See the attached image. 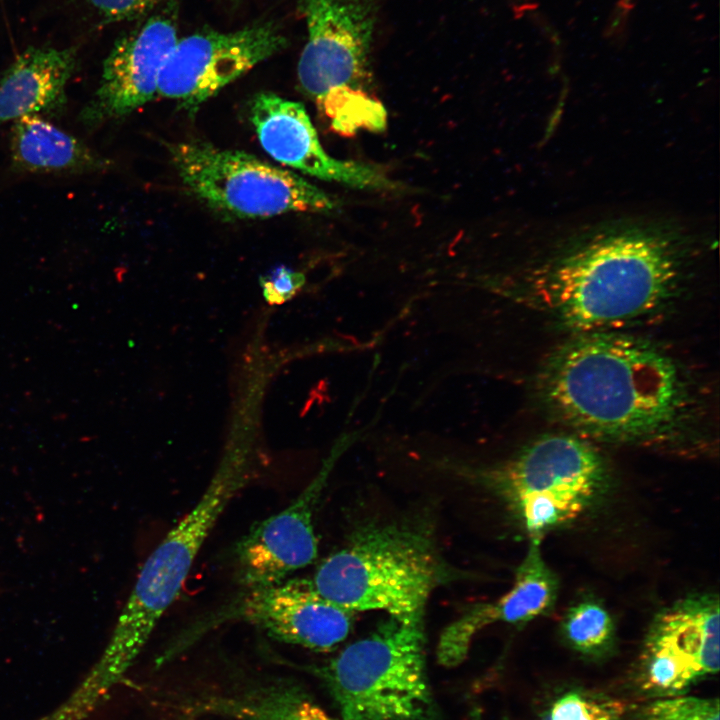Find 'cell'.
Here are the masks:
<instances>
[{
	"mask_svg": "<svg viewBox=\"0 0 720 720\" xmlns=\"http://www.w3.org/2000/svg\"><path fill=\"white\" fill-rule=\"evenodd\" d=\"M555 413L585 434L617 441L666 436L688 416L689 391L674 360L638 339L593 333L558 352L544 374Z\"/></svg>",
	"mask_w": 720,
	"mask_h": 720,
	"instance_id": "cell-1",
	"label": "cell"
},
{
	"mask_svg": "<svg viewBox=\"0 0 720 720\" xmlns=\"http://www.w3.org/2000/svg\"><path fill=\"white\" fill-rule=\"evenodd\" d=\"M679 264L669 240L643 228L594 235L529 283L532 304L580 331H597L643 317L672 296Z\"/></svg>",
	"mask_w": 720,
	"mask_h": 720,
	"instance_id": "cell-2",
	"label": "cell"
},
{
	"mask_svg": "<svg viewBox=\"0 0 720 720\" xmlns=\"http://www.w3.org/2000/svg\"><path fill=\"white\" fill-rule=\"evenodd\" d=\"M442 577L430 538L396 523L367 525L326 557L310 580L326 599L352 611L388 616L424 615Z\"/></svg>",
	"mask_w": 720,
	"mask_h": 720,
	"instance_id": "cell-3",
	"label": "cell"
},
{
	"mask_svg": "<svg viewBox=\"0 0 720 720\" xmlns=\"http://www.w3.org/2000/svg\"><path fill=\"white\" fill-rule=\"evenodd\" d=\"M423 616H388L320 669L343 720H435Z\"/></svg>",
	"mask_w": 720,
	"mask_h": 720,
	"instance_id": "cell-4",
	"label": "cell"
},
{
	"mask_svg": "<svg viewBox=\"0 0 720 720\" xmlns=\"http://www.w3.org/2000/svg\"><path fill=\"white\" fill-rule=\"evenodd\" d=\"M243 464L240 460L224 465L197 503L146 559L102 660L108 679L119 676L132 664L179 595L213 527L249 480Z\"/></svg>",
	"mask_w": 720,
	"mask_h": 720,
	"instance_id": "cell-5",
	"label": "cell"
},
{
	"mask_svg": "<svg viewBox=\"0 0 720 720\" xmlns=\"http://www.w3.org/2000/svg\"><path fill=\"white\" fill-rule=\"evenodd\" d=\"M184 186L215 212L237 219L329 213L337 201L292 171L237 150L190 140L168 145Z\"/></svg>",
	"mask_w": 720,
	"mask_h": 720,
	"instance_id": "cell-6",
	"label": "cell"
},
{
	"mask_svg": "<svg viewBox=\"0 0 720 720\" xmlns=\"http://www.w3.org/2000/svg\"><path fill=\"white\" fill-rule=\"evenodd\" d=\"M530 541L579 517L603 486L605 466L592 445L572 435L542 437L495 473Z\"/></svg>",
	"mask_w": 720,
	"mask_h": 720,
	"instance_id": "cell-7",
	"label": "cell"
},
{
	"mask_svg": "<svg viewBox=\"0 0 720 720\" xmlns=\"http://www.w3.org/2000/svg\"><path fill=\"white\" fill-rule=\"evenodd\" d=\"M381 0H298L307 41L297 75L317 105L343 90L369 93L370 53Z\"/></svg>",
	"mask_w": 720,
	"mask_h": 720,
	"instance_id": "cell-8",
	"label": "cell"
},
{
	"mask_svg": "<svg viewBox=\"0 0 720 720\" xmlns=\"http://www.w3.org/2000/svg\"><path fill=\"white\" fill-rule=\"evenodd\" d=\"M719 601L716 595L682 599L652 623L634 682L651 698L685 694L719 671Z\"/></svg>",
	"mask_w": 720,
	"mask_h": 720,
	"instance_id": "cell-9",
	"label": "cell"
},
{
	"mask_svg": "<svg viewBox=\"0 0 720 720\" xmlns=\"http://www.w3.org/2000/svg\"><path fill=\"white\" fill-rule=\"evenodd\" d=\"M287 46L273 21L229 32L200 31L178 39L161 70L158 96L190 115L222 88Z\"/></svg>",
	"mask_w": 720,
	"mask_h": 720,
	"instance_id": "cell-10",
	"label": "cell"
},
{
	"mask_svg": "<svg viewBox=\"0 0 720 720\" xmlns=\"http://www.w3.org/2000/svg\"><path fill=\"white\" fill-rule=\"evenodd\" d=\"M354 614L318 593L310 580L286 579L245 588L203 626L242 621L281 642L330 651L348 637Z\"/></svg>",
	"mask_w": 720,
	"mask_h": 720,
	"instance_id": "cell-11",
	"label": "cell"
},
{
	"mask_svg": "<svg viewBox=\"0 0 720 720\" xmlns=\"http://www.w3.org/2000/svg\"><path fill=\"white\" fill-rule=\"evenodd\" d=\"M174 8H166L121 36L104 60L98 88L80 112L88 128L126 116L157 96L161 70L176 44Z\"/></svg>",
	"mask_w": 720,
	"mask_h": 720,
	"instance_id": "cell-12",
	"label": "cell"
},
{
	"mask_svg": "<svg viewBox=\"0 0 720 720\" xmlns=\"http://www.w3.org/2000/svg\"><path fill=\"white\" fill-rule=\"evenodd\" d=\"M250 121L262 148L282 165L325 181L375 191L399 189L375 165L340 160L328 154L305 107L272 92H260L252 99Z\"/></svg>",
	"mask_w": 720,
	"mask_h": 720,
	"instance_id": "cell-13",
	"label": "cell"
},
{
	"mask_svg": "<svg viewBox=\"0 0 720 720\" xmlns=\"http://www.w3.org/2000/svg\"><path fill=\"white\" fill-rule=\"evenodd\" d=\"M332 464L329 460L293 502L255 523L236 544V571L244 588L286 580L317 558L313 515Z\"/></svg>",
	"mask_w": 720,
	"mask_h": 720,
	"instance_id": "cell-14",
	"label": "cell"
},
{
	"mask_svg": "<svg viewBox=\"0 0 720 720\" xmlns=\"http://www.w3.org/2000/svg\"><path fill=\"white\" fill-rule=\"evenodd\" d=\"M171 704L184 720H337L298 683L272 676L222 681Z\"/></svg>",
	"mask_w": 720,
	"mask_h": 720,
	"instance_id": "cell-15",
	"label": "cell"
},
{
	"mask_svg": "<svg viewBox=\"0 0 720 720\" xmlns=\"http://www.w3.org/2000/svg\"><path fill=\"white\" fill-rule=\"evenodd\" d=\"M539 541H530L512 588L494 602L481 603L466 610L441 633L437 660L447 668L456 667L467 657L472 640L484 627L498 622L519 624L544 614L554 603L557 582L545 563Z\"/></svg>",
	"mask_w": 720,
	"mask_h": 720,
	"instance_id": "cell-16",
	"label": "cell"
},
{
	"mask_svg": "<svg viewBox=\"0 0 720 720\" xmlns=\"http://www.w3.org/2000/svg\"><path fill=\"white\" fill-rule=\"evenodd\" d=\"M77 65L74 48L31 47L0 74V123L27 115H55Z\"/></svg>",
	"mask_w": 720,
	"mask_h": 720,
	"instance_id": "cell-17",
	"label": "cell"
},
{
	"mask_svg": "<svg viewBox=\"0 0 720 720\" xmlns=\"http://www.w3.org/2000/svg\"><path fill=\"white\" fill-rule=\"evenodd\" d=\"M10 158L12 168L23 173L87 174L109 166L87 144L41 115H27L14 121Z\"/></svg>",
	"mask_w": 720,
	"mask_h": 720,
	"instance_id": "cell-18",
	"label": "cell"
},
{
	"mask_svg": "<svg viewBox=\"0 0 720 720\" xmlns=\"http://www.w3.org/2000/svg\"><path fill=\"white\" fill-rule=\"evenodd\" d=\"M562 631L570 647L590 657L606 653L614 640V624L608 611L593 601L571 607L562 623Z\"/></svg>",
	"mask_w": 720,
	"mask_h": 720,
	"instance_id": "cell-19",
	"label": "cell"
},
{
	"mask_svg": "<svg viewBox=\"0 0 720 720\" xmlns=\"http://www.w3.org/2000/svg\"><path fill=\"white\" fill-rule=\"evenodd\" d=\"M628 711L620 699L576 688L555 699L541 720H624Z\"/></svg>",
	"mask_w": 720,
	"mask_h": 720,
	"instance_id": "cell-20",
	"label": "cell"
},
{
	"mask_svg": "<svg viewBox=\"0 0 720 720\" xmlns=\"http://www.w3.org/2000/svg\"><path fill=\"white\" fill-rule=\"evenodd\" d=\"M624 720H720L718 698L676 695L629 710Z\"/></svg>",
	"mask_w": 720,
	"mask_h": 720,
	"instance_id": "cell-21",
	"label": "cell"
},
{
	"mask_svg": "<svg viewBox=\"0 0 720 720\" xmlns=\"http://www.w3.org/2000/svg\"><path fill=\"white\" fill-rule=\"evenodd\" d=\"M305 277L286 266L273 268L268 274L260 277L265 300L269 304H282L292 298L304 285Z\"/></svg>",
	"mask_w": 720,
	"mask_h": 720,
	"instance_id": "cell-22",
	"label": "cell"
},
{
	"mask_svg": "<svg viewBox=\"0 0 720 720\" xmlns=\"http://www.w3.org/2000/svg\"><path fill=\"white\" fill-rule=\"evenodd\" d=\"M163 0H88L106 24L131 21L149 14Z\"/></svg>",
	"mask_w": 720,
	"mask_h": 720,
	"instance_id": "cell-23",
	"label": "cell"
}]
</instances>
